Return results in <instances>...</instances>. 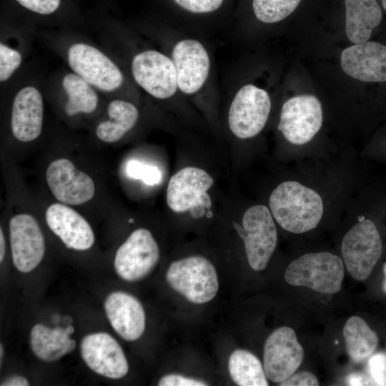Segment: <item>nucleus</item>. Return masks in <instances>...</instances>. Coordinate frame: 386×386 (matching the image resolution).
Instances as JSON below:
<instances>
[{
  "instance_id": "18",
  "label": "nucleus",
  "mask_w": 386,
  "mask_h": 386,
  "mask_svg": "<svg viewBox=\"0 0 386 386\" xmlns=\"http://www.w3.org/2000/svg\"><path fill=\"white\" fill-rule=\"evenodd\" d=\"M46 221L51 230L69 248L86 250L94 243V232L89 222L65 204H51L46 211Z\"/></svg>"
},
{
  "instance_id": "10",
  "label": "nucleus",
  "mask_w": 386,
  "mask_h": 386,
  "mask_svg": "<svg viewBox=\"0 0 386 386\" xmlns=\"http://www.w3.org/2000/svg\"><path fill=\"white\" fill-rule=\"evenodd\" d=\"M323 121L322 105L313 95H299L282 105L278 129L290 143L302 145L320 131Z\"/></svg>"
},
{
  "instance_id": "12",
  "label": "nucleus",
  "mask_w": 386,
  "mask_h": 386,
  "mask_svg": "<svg viewBox=\"0 0 386 386\" xmlns=\"http://www.w3.org/2000/svg\"><path fill=\"white\" fill-rule=\"evenodd\" d=\"M68 62L77 75L104 91L117 89L124 81L118 66L92 46L84 43L73 44L68 51Z\"/></svg>"
},
{
  "instance_id": "22",
  "label": "nucleus",
  "mask_w": 386,
  "mask_h": 386,
  "mask_svg": "<svg viewBox=\"0 0 386 386\" xmlns=\"http://www.w3.org/2000/svg\"><path fill=\"white\" fill-rule=\"evenodd\" d=\"M348 39L355 44L366 42L382 21V14L376 0H345Z\"/></svg>"
},
{
  "instance_id": "29",
  "label": "nucleus",
  "mask_w": 386,
  "mask_h": 386,
  "mask_svg": "<svg viewBox=\"0 0 386 386\" xmlns=\"http://www.w3.org/2000/svg\"><path fill=\"white\" fill-rule=\"evenodd\" d=\"M21 62V54L3 43L0 44V81L7 80Z\"/></svg>"
},
{
  "instance_id": "5",
  "label": "nucleus",
  "mask_w": 386,
  "mask_h": 386,
  "mask_svg": "<svg viewBox=\"0 0 386 386\" xmlns=\"http://www.w3.org/2000/svg\"><path fill=\"white\" fill-rule=\"evenodd\" d=\"M166 279L174 291L194 304L211 301L219 290L215 267L209 260L199 255L172 262Z\"/></svg>"
},
{
  "instance_id": "41",
  "label": "nucleus",
  "mask_w": 386,
  "mask_h": 386,
  "mask_svg": "<svg viewBox=\"0 0 386 386\" xmlns=\"http://www.w3.org/2000/svg\"><path fill=\"white\" fill-rule=\"evenodd\" d=\"M0 352H1V362H2V356H3V354H4V348H3V346L1 344L0 345Z\"/></svg>"
},
{
  "instance_id": "32",
  "label": "nucleus",
  "mask_w": 386,
  "mask_h": 386,
  "mask_svg": "<svg viewBox=\"0 0 386 386\" xmlns=\"http://www.w3.org/2000/svg\"><path fill=\"white\" fill-rule=\"evenodd\" d=\"M280 386H318L317 377L308 370L297 371L278 384Z\"/></svg>"
},
{
  "instance_id": "16",
  "label": "nucleus",
  "mask_w": 386,
  "mask_h": 386,
  "mask_svg": "<svg viewBox=\"0 0 386 386\" xmlns=\"http://www.w3.org/2000/svg\"><path fill=\"white\" fill-rule=\"evenodd\" d=\"M213 184L214 179L205 170L195 167H184L169 181L167 205L176 213L189 211L204 202L208 197L207 192Z\"/></svg>"
},
{
  "instance_id": "40",
  "label": "nucleus",
  "mask_w": 386,
  "mask_h": 386,
  "mask_svg": "<svg viewBox=\"0 0 386 386\" xmlns=\"http://www.w3.org/2000/svg\"><path fill=\"white\" fill-rule=\"evenodd\" d=\"M378 154L381 156L384 155L386 157V144L385 145L384 151H381Z\"/></svg>"
},
{
  "instance_id": "6",
  "label": "nucleus",
  "mask_w": 386,
  "mask_h": 386,
  "mask_svg": "<svg viewBox=\"0 0 386 386\" xmlns=\"http://www.w3.org/2000/svg\"><path fill=\"white\" fill-rule=\"evenodd\" d=\"M268 92L253 84L240 86L229 104L227 123L231 132L241 139L258 135L267 124L271 111Z\"/></svg>"
},
{
  "instance_id": "36",
  "label": "nucleus",
  "mask_w": 386,
  "mask_h": 386,
  "mask_svg": "<svg viewBox=\"0 0 386 386\" xmlns=\"http://www.w3.org/2000/svg\"><path fill=\"white\" fill-rule=\"evenodd\" d=\"M1 386H27L29 385L27 379L23 376L14 375L4 380Z\"/></svg>"
},
{
  "instance_id": "31",
  "label": "nucleus",
  "mask_w": 386,
  "mask_h": 386,
  "mask_svg": "<svg viewBox=\"0 0 386 386\" xmlns=\"http://www.w3.org/2000/svg\"><path fill=\"white\" fill-rule=\"evenodd\" d=\"M182 9L195 14L212 13L218 10L224 0H173Z\"/></svg>"
},
{
  "instance_id": "37",
  "label": "nucleus",
  "mask_w": 386,
  "mask_h": 386,
  "mask_svg": "<svg viewBox=\"0 0 386 386\" xmlns=\"http://www.w3.org/2000/svg\"><path fill=\"white\" fill-rule=\"evenodd\" d=\"M5 239L2 229H0V262H1L5 255Z\"/></svg>"
},
{
  "instance_id": "39",
  "label": "nucleus",
  "mask_w": 386,
  "mask_h": 386,
  "mask_svg": "<svg viewBox=\"0 0 386 386\" xmlns=\"http://www.w3.org/2000/svg\"><path fill=\"white\" fill-rule=\"evenodd\" d=\"M66 329L67 332H68L69 335H71V334L74 333V327L71 326V325L68 326Z\"/></svg>"
},
{
  "instance_id": "35",
  "label": "nucleus",
  "mask_w": 386,
  "mask_h": 386,
  "mask_svg": "<svg viewBox=\"0 0 386 386\" xmlns=\"http://www.w3.org/2000/svg\"><path fill=\"white\" fill-rule=\"evenodd\" d=\"M347 385H375L367 372H353L345 377Z\"/></svg>"
},
{
  "instance_id": "3",
  "label": "nucleus",
  "mask_w": 386,
  "mask_h": 386,
  "mask_svg": "<svg viewBox=\"0 0 386 386\" xmlns=\"http://www.w3.org/2000/svg\"><path fill=\"white\" fill-rule=\"evenodd\" d=\"M345 267L342 257L327 251L307 252L292 260L284 272L285 282L320 296L340 292Z\"/></svg>"
},
{
  "instance_id": "11",
  "label": "nucleus",
  "mask_w": 386,
  "mask_h": 386,
  "mask_svg": "<svg viewBox=\"0 0 386 386\" xmlns=\"http://www.w3.org/2000/svg\"><path fill=\"white\" fill-rule=\"evenodd\" d=\"M159 259V249L152 233L139 228L117 249L114 267L122 279L134 282L147 276Z\"/></svg>"
},
{
  "instance_id": "13",
  "label": "nucleus",
  "mask_w": 386,
  "mask_h": 386,
  "mask_svg": "<svg viewBox=\"0 0 386 386\" xmlns=\"http://www.w3.org/2000/svg\"><path fill=\"white\" fill-rule=\"evenodd\" d=\"M9 232L14 266L21 272L32 271L45 252L44 235L37 221L29 214H16L10 219Z\"/></svg>"
},
{
  "instance_id": "9",
  "label": "nucleus",
  "mask_w": 386,
  "mask_h": 386,
  "mask_svg": "<svg viewBox=\"0 0 386 386\" xmlns=\"http://www.w3.org/2000/svg\"><path fill=\"white\" fill-rule=\"evenodd\" d=\"M305 357L304 347L296 331L281 326L267 337L263 350V367L269 380L280 383L297 372Z\"/></svg>"
},
{
  "instance_id": "21",
  "label": "nucleus",
  "mask_w": 386,
  "mask_h": 386,
  "mask_svg": "<svg viewBox=\"0 0 386 386\" xmlns=\"http://www.w3.org/2000/svg\"><path fill=\"white\" fill-rule=\"evenodd\" d=\"M342 336L347 355L356 365L365 363L380 344L377 332L360 315H352L346 320Z\"/></svg>"
},
{
  "instance_id": "34",
  "label": "nucleus",
  "mask_w": 386,
  "mask_h": 386,
  "mask_svg": "<svg viewBox=\"0 0 386 386\" xmlns=\"http://www.w3.org/2000/svg\"><path fill=\"white\" fill-rule=\"evenodd\" d=\"M159 386H205L207 384L202 380L177 374L163 376L158 382Z\"/></svg>"
},
{
  "instance_id": "4",
  "label": "nucleus",
  "mask_w": 386,
  "mask_h": 386,
  "mask_svg": "<svg viewBox=\"0 0 386 386\" xmlns=\"http://www.w3.org/2000/svg\"><path fill=\"white\" fill-rule=\"evenodd\" d=\"M234 227L244 242L248 264L252 269H265L277 245L278 235L269 208L256 204L244 213L242 225Z\"/></svg>"
},
{
  "instance_id": "14",
  "label": "nucleus",
  "mask_w": 386,
  "mask_h": 386,
  "mask_svg": "<svg viewBox=\"0 0 386 386\" xmlns=\"http://www.w3.org/2000/svg\"><path fill=\"white\" fill-rule=\"evenodd\" d=\"M46 179L53 196L65 204L79 205L89 201L94 195L95 185L92 179L65 158L55 159L49 164Z\"/></svg>"
},
{
  "instance_id": "15",
  "label": "nucleus",
  "mask_w": 386,
  "mask_h": 386,
  "mask_svg": "<svg viewBox=\"0 0 386 386\" xmlns=\"http://www.w3.org/2000/svg\"><path fill=\"white\" fill-rule=\"evenodd\" d=\"M81 357L96 373L110 379H119L128 372L124 353L116 340L105 332L91 333L81 343Z\"/></svg>"
},
{
  "instance_id": "19",
  "label": "nucleus",
  "mask_w": 386,
  "mask_h": 386,
  "mask_svg": "<svg viewBox=\"0 0 386 386\" xmlns=\"http://www.w3.org/2000/svg\"><path fill=\"white\" fill-rule=\"evenodd\" d=\"M107 317L114 331L127 341L141 337L145 330V312L140 302L134 296L114 292L104 303Z\"/></svg>"
},
{
  "instance_id": "20",
  "label": "nucleus",
  "mask_w": 386,
  "mask_h": 386,
  "mask_svg": "<svg viewBox=\"0 0 386 386\" xmlns=\"http://www.w3.org/2000/svg\"><path fill=\"white\" fill-rule=\"evenodd\" d=\"M43 99L34 86L21 89L15 96L12 105L11 127L14 137L20 142L36 139L42 129Z\"/></svg>"
},
{
  "instance_id": "33",
  "label": "nucleus",
  "mask_w": 386,
  "mask_h": 386,
  "mask_svg": "<svg viewBox=\"0 0 386 386\" xmlns=\"http://www.w3.org/2000/svg\"><path fill=\"white\" fill-rule=\"evenodd\" d=\"M61 0H16L26 9L40 14H49L59 7Z\"/></svg>"
},
{
  "instance_id": "28",
  "label": "nucleus",
  "mask_w": 386,
  "mask_h": 386,
  "mask_svg": "<svg viewBox=\"0 0 386 386\" xmlns=\"http://www.w3.org/2000/svg\"><path fill=\"white\" fill-rule=\"evenodd\" d=\"M127 175L133 179H140L148 185L158 184L162 178L159 169L154 165L142 163L137 160H130L126 166Z\"/></svg>"
},
{
  "instance_id": "2",
  "label": "nucleus",
  "mask_w": 386,
  "mask_h": 386,
  "mask_svg": "<svg viewBox=\"0 0 386 386\" xmlns=\"http://www.w3.org/2000/svg\"><path fill=\"white\" fill-rule=\"evenodd\" d=\"M269 207L274 221L285 231L296 234L315 229L325 212L320 194L293 180L280 183L272 192Z\"/></svg>"
},
{
  "instance_id": "24",
  "label": "nucleus",
  "mask_w": 386,
  "mask_h": 386,
  "mask_svg": "<svg viewBox=\"0 0 386 386\" xmlns=\"http://www.w3.org/2000/svg\"><path fill=\"white\" fill-rule=\"evenodd\" d=\"M109 120L104 121L96 128V135L102 142L114 143L121 139L131 130L139 119V110L132 103L114 99L107 107Z\"/></svg>"
},
{
  "instance_id": "26",
  "label": "nucleus",
  "mask_w": 386,
  "mask_h": 386,
  "mask_svg": "<svg viewBox=\"0 0 386 386\" xmlns=\"http://www.w3.org/2000/svg\"><path fill=\"white\" fill-rule=\"evenodd\" d=\"M62 86L67 94L65 112L69 116L79 113L89 114L95 110L98 96L87 81L76 74H67L62 80Z\"/></svg>"
},
{
  "instance_id": "27",
  "label": "nucleus",
  "mask_w": 386,
  "mask_h": 386,
  "mask_svg": "<svg viewBox=\"0 0 386 386\" xmlns=\"http://www.w3.org/2000/svg\"><path fill=\"white\" fill-rule=\"evenodd\" d=\"M301 0H252L256 18L265 24L279 22L290 15Z\"/></svg>"
},
{
  "instance_id": "25",
  "label": "nucleus",
  "mask_w": 386,
  "mask_h": 386,
  "mask_svg": "<svg viewBox=\"0 0 386 386\" xmlns=\"http://www.w3.org/2000/svg\"><path fill=\"white\" fill-rule=\"evenodd\" d=\"M228 369L232 380L239 386H268L263 365L253 353L242 349L229 356Z\"/></svg>"
},
{
  "instance_id": "8",
  "label": "nucleus",
  "mask_w": 386,
  "mask_h": 386,
  "mask_svg": "<svg viewBox=\"0 0 386 386\" xmlns=\"http://www.w3.org/2000/svg\"><path fill=\"white\" fill-rule=\"evenodd\" d=\"M132 74L135 82L156 99H168L179 92L174 64L161 51L148 49L137 54L132 61Z\"/></svg>"
},
{
  "instance_id": "42",
  "label": "nucleus",
  "mask_w": 386,
  "mask_h": 386,
  "mask_svg": "<svg viewBox=\"0 0 386 386\" xmlns=\"http://www.w3.org/2000/svg\"><path fill=\"white\" fill-rule=\"evenodd\" d=\"M382 6L386 11V0H382Z\"/></svg>"
},
{
  "instance_id": "7",
  "label": "nucleus",
  "mask_w": 386,
  "mask_h": 386,
  "mask_svg": "<svg viewBox=\"0 0 386 386\" xmlns=\"http://www.w3.org/2000/svg\"><path fill=\"white\" fill-rule=\"evenodd\" d=\"M170 56L181 94L192 96L205 90L210 79L212 61L208 50L200 41L189 37L177 40Z\"/></svg>"
},
{
  "instance_id": "30",
  "label": "nucleus",
  "mask_w": 386,
  "mask_h": 386,
  "mask_svg": "<svg viewBox=\"0 0 386 386\" xmlns=\"http://www.w3.org/2000/svg\"><path fill=\"white\" fill-rule=\"evenodd\" d=\"M365 364L366 372L375 385H386V352L377 351Z\"/></svg>"
},
{
  "instance_id": "17",
  "label": "nucleus",
  "mask_w": 386,
  "mask_h": 386,
  "mask_svg": "<svg viewBox=\"0 0 386 386\" xmlns=\"http://www.w3.org/2000/svg\"><path fill=\"white\" fill-rule=\"evenodd\" d=\"M341 66L350 76L366 82L386 81V46L376 41L355 44L341 54Z\"/></svg>"
},
{
  "instance_id": "23",
  "label": "nucleus",
  "mask_w": 386,
  "mask_h": 386,
  "mask_svg": "<svg viewBox=\"0 0 386 386\" xmlns=\"http://www.w3.org/2000/svg\"><path fill=\"white\" fill-rule=\"evenodd\" d=\"M69 335L66 328L51 329L37 324L31 331V350L43 361H55L75 348L76 342L70 339Z\"/></svg>"
},
{
  "instance_id": "38",
  "label": "nucleus",
  "mask_w": 386,
  "mask_h": 386,
  "mask_svg": "<svg viewBox=\"0 0 386 386\" xmlns=\"http://www.w3.org/2000/svg\"><path fill=\"white\" fill-rule=\"evenodd\" d=\"M382 290L383 293L386 295V261L382 264Z\"/></svg>"
},
{
  "instance_id": "1",
  "label": "nucleus",
  "mask_w": 386,
  "mask_h": 386,
  "mask_svg": "<svg viewBox=\"0 0 386 386\" xmlns=\"http://www.w3.org/2000/svg\"><path fill=\"white\" fill-rule=\"evenodd\" d=\"M369 193L367 211L347 231L340 246L345 269L358 282L368 279L386 254V185Z\"/></svg>"
}]
</instances>
